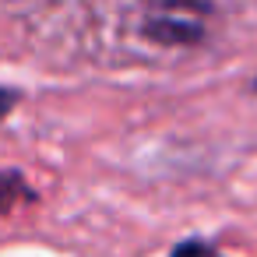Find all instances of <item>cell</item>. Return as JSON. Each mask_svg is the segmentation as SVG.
Returning a JSON list of instances; mask_svg holds the SVG:
<instances>
[{
  "instance_id": "cell-1",
  "label": "cell",
  "mask_w": 257,
  "mask_h": 257,
  "mask_svg": "<svg viewBox=\"0 0 257 257\" xmlns=\"http://www.w3.org/2000/svg\"><path fill=\"white\" fill-rule=\"evenodd\" d=\"M155 18L145 22V36L166 46H194L201 43V25L180 18V11H208V0H152Z\"/></svg>"
},
{
  "instance_id": "cell-2",
  "label": "cell",
  "mask_w": 257,
  "mask_h": 257,
  "mask_svg": "<svg viewBox=\"0 0 257 257\" xmlns=\"http://www.w3.org/2000/svg\"><path fill=\"white\" fill-rule=\"evenodd\" d=\"M197 250H204V253H211L215 246H211L208 239H187V243H176V246H173V253H197Z\"/></svg>"
},
{
  "instance_id": "cell-3",
  "label": "cell",
  "mask_w": 257,
  "mask_h": 257,
  "mask_svg": "<svg viewBox=\"0 0 257 257\" xmlns=\"http://www.w3.org/2000/svg\"><path fill=\"white\" fill-rule=\"evenodd\" d=\"M15 102H18V92L15 88H4V85H0V120H4L11 109H15Z\"/></svg>"
},
{
  "instance_id": "cell-4",
  "label": "cell",
  "mask_w": 257,
  "mask_h": 257,
  "mask_svg": "<svg viewBox=\"0 0 257 257\" xmlns=\"http://www.w3.org/2000/svg\"><path fill=\"white\" fill-rule=\"evenodd\" d=\"M253 85H257V81H253Z\"/></svg>"
}]
</instances>
